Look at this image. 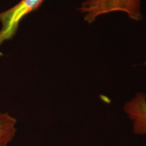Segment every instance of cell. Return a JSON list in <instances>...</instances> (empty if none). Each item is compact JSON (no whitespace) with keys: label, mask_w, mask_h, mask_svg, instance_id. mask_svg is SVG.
Segmentation results:
<instances>
[{"label":"cell","mask_w":146,"mask_h":146,"mask_svg":"<svg viewBox=\"0 0 146 146\" xmlns=\"http://www.w3.org/2000/svg\"><path fill=\"white\" fill-rule=\"evenodd\" d=\"M78 10L85 14L84 19L89 24L98 16L113 11L125 12L135 21H139L142 18L140 0H86Z\"/></svg>","instance_id":"cell-1"},{"label":"cell","mask_w":146,"mask_h":146,"mask_svg":"<svg viewBox=\"0 0 146 146\" xmlns=\"http://www.w3.org/2000/svg\"><path fill=\"white\" fill-rule=\"evenodd\" d=\"M44 0H21L11 8L0 12V47L12 39L18 31L20 23L25 16L37 10Z\"/></svg>","instance_id":"cell-2"},{"label":"cell","mask_w":146,"mask_h":146,"mask_svg":"<svg viewBox=\"0 0 146 146\" xmlns=\"http://www.w3.org/2000/svg\"><path fill=\"white\" fill-rule=\"evenodd\" d=\"M124 110L132 121L135 134L146 135V95L143 92L137 93L125 104Z\"/></svg>","instance_id":"cell-3"},{"label":"cell","mask_w":146,"mask_h":146,"mask_svg":"<svg viewBox=\"0 0 146 146\" xmlns=\"http://www.w3.org/2000/svg\"><path fill=\"white\" fill-rule=\"evenodd\" d=\"M17 120L8 112H0V146H8L17 131Z\"/></svg>","instance_id":"cell-4"}]
</instances>
